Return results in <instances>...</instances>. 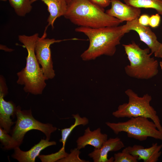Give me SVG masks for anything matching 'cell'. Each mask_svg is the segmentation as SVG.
<instances>
[{
	"label": "cell",
	"mask_w": 162,
	"mask_h": 162,
	"mask_svg": "<svg viewBox=\"0 0 162 162\" xmlns=\"http://www.w3.org/2000/svg\"><path fill=\"white\" fill-rule=\"evenodd\" d=\"M75 31L83 33L88 38V47L80 56L85 61L94 60L104 55L112 56L122 38L125 34L129 32L125 25L97 28L79 26Z\"/></svg>",
	"instance_id": "6da1fadb"
},
{
	"label": "cell",
	"mask_w": 162,
	"mask_h": 162,
	"mask_svg": "<svg viewBox=\"0 0 162 162\" xmlns=\"http://www.w3.org/2000/svg\"><path fill=\"white\" fill-rule=\"evenodd\" d=\"M56 144V142L55 141H50L46 139H41L38 143L27 151L21 150L19 147L15 148L12 157L20 162H34L36 157L38 156L42 150L48 146Z\"/></svg>",
	"instance_id": "9a60e30c"
},
{
	"label": "cell",
	"mask_w": 162,
	"mask_h": 162,
	"mask_svg": "<svg viewBox=\"0 0 162 162\" xmlns=\"http://www.w3.org/2000/svg\"><path fill=\"white\" fill-rule=\"evenodd\" d=\"M138 19L127 22L125 24L126 29L129 32L131 30L136 31L138 34L140 40L151 50V53L152 54L154 53L158 50L161 43L158 41L156 34L151 29L140 23Z\"/></svg>",
	"instance_id": "30bf717a"
},
{
	"label": "cell",
	"mask_w": 162,
	"mask_h": 162,
	"mask_svg": "<svg viewBox=\"0 0 162 162\" xmlns=\"http://www.w3.org/2000/svg\"><path fill=\"white\" fill-rule=\"evenodd\" d=\"M38 35L36 33L31 36L20 35L18 37L19 40L26 49L28 56L25 67L17 74V83L24 86L25 92L34 95L41 94L46 86V80L35 52V44Z\"/></svg>",
	"instance_id": "3957f363"
},
{
	"label": "cell",
	"mask_w": 162,
	"mask_h": 162,
	"mask_svg": "<svg viewBox=\"0 0 162 162\" xmlns=\"http://www.w3.org/2000/svg\"><path fill=\"white\" fill-rule=\"evenodd\" d=\"M15 115L17 120L12 130L11 136L19 146L22 142L26 133L29 130L40 131L45 135L46 139L49 140L51 134L57 129L51 124L43 123L35 119L31 110H22L18 106L16 107Z\"/></svg>",
	"instance_id": "52a82bcc"
},
{
	"label": "cell",
	"mask_w": 162,
	"mask_h": 162,
	"mask_svg": "<svg viewBox=\"0 0 162 162\" xmlns=\"http://www.w3.org/2000/svg\"><path fill=\"white\" fill-rule=\"evenodd\" d=\"M106 125L116 135L121 132L127 133L128 137L140 141L151 137L162 141V133L155 123L143 117H132L128 121L117 123L107 122Z\"/></svg>",
	"instance_id": "8992f818"
},
{
	"label": "cell",
	"mask_w": 162,
	"mask_h": 162,
	"mask_svg": "<svg viewBox=\"0 0 162 162\" xmlns=\"http://www.w3.org/2000/svg\"><path fill=\"white\" fill-rule=\"evenodd\" d=\"M124 147V144L120 138H110L103 144L100 148H94L88 156L94 162H113V157L108 158V153L118 151Z\"/></svg>",
	"instance_id": "7c38bea8"
},
{
	"label": "cell",
	"mask_w": 162,
	"mask_h": 162,
	"mask_svg": "<svg viewBox=\"0 0 162 162\" xmlns=\"http://www.w3.org/2000/svg\"><path fill=\"white\" fill-rule=\"evenodd\" d=\"M72 0H66V1L67 2L68 4Z\"/></svg>",
	"instance_id": "f546056e"
},
{
	"label": "cell",
	"mask_w": 162,
	"mask_h": 162,
	"mask_svg": "<svg viewBox=\"0 0 162 162\" xmlns=\"http://www.w3.org/2000/svg\"><path fill=\"white\" fill-rule=\"evenodd\" d=\"M75 119V122L69 128H66L61 130L62 138L59 141L62 143V147L65 148V144L69 136L73 130L76 126L80 125L85 126L87 124L89 120L86 117H82L78 114L72 115Z\"/></svg>",
	"instance_id": "ac0fdd59"
},
{
	"label": "cell",
	"mask_w": 162,
	"mask_h": 162,
	"mask_svg": "<svg viewBox=\"0 0 162 162\" xmlns=\"http://www.w3.org/2000/svg\"><path fill=\"white\" fill-rule=\"evenodd\" d=\"M154 56L157 58H161L162 57V43L158 50L154 53Z\"/></svg>",
	"instance_id": "4316f807"
},
{
	"label": "cell",
	"mask_w": 162,
	"mask_h": 162,
	"mask_svg": "<svg viewBox=\"0 0 162 162\" xmlns=\"http://www.w3.org/2000/svg\"><path fill=\"white\" fill-rule=\"evenodd\" d=\"M8 0L10 5L19 16H25L30 13L32 9L31 0Z\"/></svg>",
	"instance_id": "d6986e66"
},
{
	"label": "cell",
	"mask_w": 162,
	"mask_h": 162,
	"mask_svg": "<svg viewBox=\"0 0 162 162\" xmlns=\"http://www.w3.org/2000/svg\"><path fill=\"white\" fill-rule=\"evenodd\" d=\"M0 1H2L5 2L7 1V0H0Z\"/></svg>",
	"instance_id": "4dcf8cb0"
},
{
	"label": "cell",
	"mask_w": 162,
	"mask_h": 162,
	"mask_svg": "<svg viewBox=\"0 0 162 162\" xmlns=\"http://www.w3.org/2000/svg\"><path fill=\"white\" fill-rule=\"evenodd\" d=\"M125 93L128 97V102L119 105L117 110L112 112V115L117 118L138 116L147 118L155 123L162 133L160 119L156 111L150 104L152 99L151 95L147 93L140 97L130 89H127Z\"/></svg>",
	"instance_id": "5b68a950"
},
{
	"label": "cell",
	"mask_w": 162,
	"mask_h": 162,
	"mask_svg": "<svg viewBox=\"0 0 162 162\" xmlns=\"http://www.w3.org/2000/svg\"><path fill=\"white\" fill-rule=\"evenodd\" d=\"M107 139V135L102 133L100 128L91 131L88 127L85 130L84 134L79 137L76 140V148L80 150L87 145H90L94 148L99 149Z\"/></svg>",
	"instance_id": "5bb4252c"
},
{
	"label": "cell",
	"mask_w": 162,
	"mask_h": 162,
	"mask_svg": "<svg viewBox=\"0 0 162 162\" xmlns=\"http://www.w3.org/2000/svg\"><path fill=\"white\" fill-rule=\"evenodd\" d=\"M81 152L80 150L77 148L73 149H71L70 153L65 157L61 159L57 162H88L83 159H81L79 157V155Z\"/></svg>",
	"instance_id": "603a6c76"
},
{
	"label": "cell",
	"mask_w": 162,
	"mask_h": 162,
	"mask_svg": "<svg viewBox=\"0 0 162 162\" xmlns=\"http://www.w3.org/2000/svg\"><path fill=\"white\" fill-rule=\"evenodd\" d=\"M5 130L0 128V140L3 145L4 148L6 150L14 149L19 147L17 143L14 140L12 136H10Z\"/></svg>",
	"instance_id": "ffe728a7"
},
{
	"label": "cell",
	"mask_w": 162,
	"mask_h": 162,
	"mask_svg": "<svg viewBox=\"0 0 162 162\" xmlns=\"http://www.w3.org/2000/svg\"><path fill=\"white\" fill-rule=\"evenodd\" d=\"M0 49L8 52H11L13 50L12 49L9 48L1 44L0 45Z\"/></svg>",
	"instance_id": "83f0119b"
},
{
	"label": "cell",
	"mask_w": 162,
	"mask_h": 162,
	"mask_svg": "<svg viewBox=\"0 0 162 162\" xmlns=\"http://www.w3.org/2000/svg\"><path fill=\"white\" fill-rule=\"evenodd\" d=\"M114 162H137L138 157L133 155L123 149L122 152L115 153Z\"/></svg>",
	"instance_id": "7402d4cb"
},
{
	"label": "cell",
	"mask_w": 162,
	"mask_h": 162,
	"mask_svg": "<svg viewBox=\"0 0 162 162\" xmlns=\"http://www.w3.org/2000/svg\"><path fill=\"white\" fill-rule=\"evenodd\" d=\"M129 5L141 8H152L162 15V0H123Z\"/></svg>",
	"instance_id": "e0dca14e"
},
{
	"label": "cell",
	"mask_w": 162,
	"mask_h": 162,
	"mask_svg": "<svg viewBox=\"0 0 162 162\" xmlns=\"http://www.w3.org/2000/svg\"><path fill=\"white\" fill-rule=\"evenodd\" d=\"M130 64L124 67L126 74L131 77L148 80L158 73V61L149 53L150 49L141 48L134 41L128 44L122 45Z\"/></svg>",
	"instance_id": "277c9868"
},
{
	"label": "cell",
	"mask_w": 162,
	"mask_h": 162,
	"mask_svg": "<svg viewBox=\"0 0 162 162\" xmlns=\"http://www.w3.org/2000/svg\"><path fill=\"white\" fill-rule=\"evenodd\" d=\"M159 65H160V66L161 68V69L162 70V61H160V62H159Z\"/></svg>",
	"instance_id": "f1b7e54d"
},
{
	"label": "cell",
	"mask_w": 162,
	"mask_h": 162,
	"mask_svg": "<svg viewBox=\"0 0 162 162\" xmlns=\"http://www.w3.org/2000/svg\"><path fill=\"white\" fill-rule=\"evenodd\" d=\"M150 16L146 14H143L140 16L138 19L139 22L141 24L145 26L149 25Z\"/></svg>",
	"instance_id": "484cf974"
},
{
	"label": "cell",
	"mask_w": 162,
	"mask_h": 162,
	"mask_svg": "<svg viewBox=\"0 0 162 162\" xmlns=\"http://www.w3.org/2000/svg\"><path fill=\"white\" fill-rule=\"evenodd\" d=\"M111 7L106 13L109 16L122 21L138 19L141 13L140 8L124 4L119 0H110Z\"/></svg>",
	"instance_id": "8fae6325"
},
{
	"label": "cell",
	"mask_w": 162,
	"mask_h": 162,
	"mask_svg": "<svg viewBox=\"0 0 162 162\" xmlns=\"http://www.w3.org/2000/svg\"><path fill=\"white\" fill-rule=\"evenodd\" d=\"M5 80L2 75L0 77V126L8 133L14 123L10 117L15 114L16 107L11 101H7L4 97L8 93Z\"/></svg>",
	"instance_id": "9c48e42d"
},
{
	"label": "cell",
	"mask_w": 162,
	"mask_h": 162,
	"mask_svg": "<svg viewBox=\"0 0 162 162\" xmlns=\"http://www.w3.org/2000/svg\"><path fill=\"white\" fill-rule=\"evenodd\" d=\"M46 26L42 36L38 38L35 44L34 50L38 61L41 66L46 80L52 79L55 76L53 68L50 46L54 43L74 38L64 40H56L54 38H46L47 36Z\"/></svg>",
	"instance_id": "ba28073f"
},
{
	"label": "cell",
	"mask_w": 162,
	"mask_h": 162,
	"mask_svg": "<svg viewBox=\"0 0 162 162\" xmlns=\"http://www.w3.org/2000/svg\"><path fill=\"white\" fill-rule=\"evenodd\" d=\"M92 3L103 8L108 6L111 4L110 0H90Z\"/></svg>",
	"instance_id": "d4e9b609"
},
{
	"label": "cell",
	"mask_w": 162,
	"mask_h": 162,
	"mask_svg": "<svg viewBox=\"0 0 162 162\" xmlns=\"http://www.w3.org/2000/svg\"><path fill=\"white\" fill-rule=\"evenodd\" d=\"M162 148V144L158 145L155 143H153L148 148L134 145L128 146L123 149L132 155L138 157V160H142L144 162H157L161 155Z\"/></svg>",
	"instance_id": "4fadbf2b"
},
{
	"label": "cell",
	"mask_w": 162,
	"mask_h": 162,
	"mask_svg": "<svg viewBox=\"0 0 162 162\" xmlns=\"http://www.w3.org/2000/svg\"><path fill=\"white\" fill-rule=\"evenodd\" d=\"M160 21V16L158 13L150 16L149 26L152 28H156L159 25Z\"/></svg>",
	"instance_id": "cb8c5ba5"
},
{
	"label": "cell",
	"mask_w": 162,
	"mask_h": 162,
	"mask_svg": "<svg viewBox=\"0 0 162 162\" xmlns=\"http://www.w3.org/2000/svg\"><path fill=\"white\" fill-rule=\"evenodd\" d=\"M68 154L65 152V148L62 147L56 153L47 155H39L38 157L42 162H55L65 157Z\"/></svg>",
	"instance_id": "44dd1931"
},
{
	"label": "cell",
	"mask_w": 162,
	"mask_h": 162,
	"mask_svg": "<svg viewBox=\"0 0 162 162\" xmlns=\"http://www.w3.org/2000/svg\"></svg>",
	"instance_id": "1f68e13d"
},
{
	"label": "cell",
	"mask_w": 162,
	"mask_h": 162,
	"mask_svg": "<svg viewBox=\"0 0 162 162\" xmlns=\"http://www.w3.org/2000/svg\"><path fill=\"white\" fill-rule=\"evenodd\" d=\"M40 0L47 6L49 15L47 19V26H51L52 28L56 20L65 14L68 7L66 0H31L32 3Z\"/></svg>",
	"instance_id": "2e32d148"
},
{
	"label": "cell",
	"mask_w": 162,
	"mask_h": 162,
	"mask_svg": "<svg viewBox=\"0 0 162 162\" xmlns=\"http://www.w3.org/2000/svg\"><path fill=\"white\" fill-rule=\"evenodd\" d=\"M64 16L75 25L92 28L117 26L123 22L90 0H72Z\"/></svg>",
	"instance_id": "7a4b0ae2"
}]
</instances>
